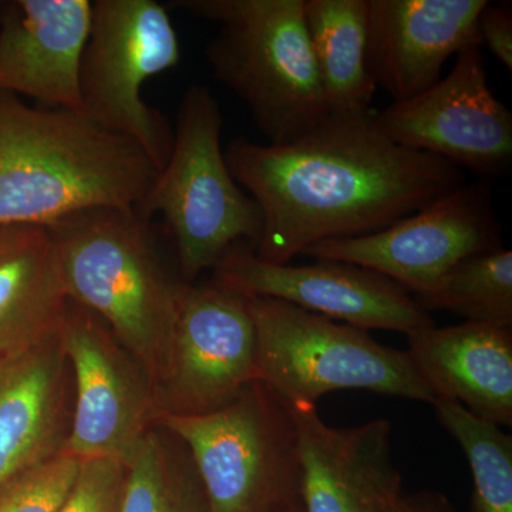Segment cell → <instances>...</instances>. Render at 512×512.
I'll return each mask as SVG.
<instances>
[{
	"label": "cell",
	"mask_w": 512,
	"mask_h": 512,
	"mask_svg": "<svg viewBox=\"0 0 512 512\" xmlns=\"http://www.w3.org/2000/svg\"><path fill=\"white\" fill-rule=\"evenodd\" d=\"M437 421L464 451L473 474V512H512V437L460 403L436 399Z\"/></svg>",
	"instance_id": "obj_23"
},
{
	"label": "cell",
	"mask_w": 512,
	"mask_h": 512,
	"mask_svg": "<svg viewBox=\"0 0 512 512\" xmlns=\"http://www.w3.org/2000/svg\"><path fill=\"white\" fill-rule=\"evenodd\" d=\"M80 458L62 451L0 487V512H59L79 476Z\"/></svg>",
	"instance_id": "obj_24"
},
{
	"label": "cell",
	"mask_w": 512,
	"mask_h": 512,
	"mask_svg": "<svg viewBox=\"0 0 512 512\" xmlns=\"http://www.w3.org/2000/svg\"><path fill=\"white\" fill-rule=\"evenodd\" d=\"M92 16L90 0L0 3V93L82 114L80 67Z\"/></svg>",
	"instance_id": "obj_16"
},
{
	"label": "cell",
	"mask_w": 512,
	"mask_h": 512,
	"mask_svg": "<svg viewBox=\"0 0 512 512\" xmlns=\"http://www.w3.org/2000/svg\"><path fill=\"white\" fill-rule=\"evenodd\" d=\"M306 30L329 111L372 109L367 0H305Z\"/></svg>",
	"instance_id": "obj_20"
},
{
	"label": "cell",
	"mask_w": 512,
	"mask_h": 512,
	"mask_svg": "<svg viewBox=\"0 0 512 512\" xmlns=\"http://www.w3.org/2000/svg\"><path fill=\"white\" fill-rule=\"evenodd\" d=\"M221 133L214 94L192 84L178 107L170 157L136 210L144 220L163 217L187 284L214 269L231 249L254 252L264 229L258 204L229 171Z\"/></svg>",
	"instance_id": "obj_5"
},
{
	"label": "cell",
	"mask_w": 512,
	"mask_h": 512,
	"mask_svg": "<svg viewBox=\"0 0 512 512\" xmlns=\"http://www.w3.org/2000/svg\"><path fill=\"white\" fill-rule=\"evenodd\" d=\"M177 32L156 0H96L80 67L82 114L131 138L158 171L173 148L174 130L141 96L151 77L180 63Z\"/></svg>",
	"instance_id": "obj_8"
},
{
	"label": "cell",
	"mask_w": 512,
	"mask_h": 512,
	"mask_svg": "<svg viewBox=\"0 0 512 512\" xmlns=\"http://www.w3.org/2000/svg\"><path fill=\"white\" fill-rule=\"evenodd\" d=\"M46 229L67 301L96 315L157 389L190 284L164 259L151 221L136 211L96 208Z\"/></svg>",
	"instance_id": "obj_3"
},
{
	"label": "cell",
	"mask_w": 512,
	"mask_h": 512,
	"mask_svg": "<svg viewBox=\"0 0 512 512\" xmlns=\"http://www.w3.org/2000/svg\"><path fill=\"white\" fill-rule=\"evenodd\" d=\"M487 0H367V67L393 101L412 99L441 79L444 64L480 46Z\"/></svg>",
	"instance_id": "obj_15"
},
{
	"label": "cell",
	"mask_w": 512,
	"mask_h": 512,
	"mask_svg": "<svg viewBox=\"0 0 512 512\" xmlns=\"http://www.w3.org/2000/svg\"><path fill=\"white\" fill-rule=\"evenodd\" d=\"M256 380L258 338L247 296L215 281L188 285L156 389L157 417L214 412Z\"/></svg>",
	"instance_id": "obj_10"
},
{
	"label": "cell",
	"mask_w": 512,
	"mask_h": 512,
	"mask_svg": "<svg viewBox=\"0 0 512 512\" xmlns=\"http://www.w3.org/2000/svg\"><path fill=\"white\" fill-rule=\"evenodd\" d=\"M49 231L0 227V366L59 338L67 311Z\"/></svg>",
	"instance_id": "obj_19"
},
{
	"label": "cell",
	"mask_w": 512,
	"mask_h": 512,
	"mask_svg": "<svg viewBox=\"0 0 512 512\" xmlns=\"http://www.w3.org/2000/svg\"><path fill=\"white\" fill-rule=\"evenodd\" d=\"M124 485V461L86 458L59 512H123Z\"/></svg>",
	"instance_id": "obj_25"
},
{
	"label": "cell",
	"mask_w": 512,
	"mask_h": 512,
	"mask_svg": "<svg viewBox=\"0 0 512 512\" xmlns=\"http://www.w3.org/2000/svg\"><path fill=\"white\" fill-rule=\"evenodd\" d=\"M288 407L301 450L302 512H389L403 491L390 421L333 427L316 406Z\"/></svg>",
	"instance_id": "obj_14"
},
{
	"label": "cell",
	"mask_w": 512,
	"mask_h": 512,
	"mask_svg": "<svg viewBox=\"0 0 512 512\" xmlns=\"http://www.w3.org/2000/svg\"><path fill=\"white\" fill-rule=\"evenodd\" d=\"M414 299L426 312L448 311L466 322L511 329L512 252L500 247L467 256Z\"/></svg>",
	"instance_id": "obj_22"
},
{
	"label": "cell",
	"mask_w": 512,
	"mask_h": 512,
	"mask_svg": "<svg viewBox=\"0 0 512 512\" xmlns=\"http://www.w3.org/2000/svg\"><path fill=\"white\" fill-rule=\"evenodd\" d=\"M72 410V372L60 335L0 366V487L62 453Z\"/></svg>",
	"instance_id": "obj_17"
},
{
	"label": "cell",
	"mask_w": 512,
	"mask_h": 512,
	"mask_svg": "<svg viewBox=\"0 0 512 512\" xmlns=\"http://www.w3.org/2000/svg\"><path fill=\"white\" fill-rule=\"evenodd\" d=\"M224 153L264 218L254 255L271 264L380 231L466 184L456 165L384 136L372 109L329 111L284 144L235 138Z\"/></svg>",
	"instance_id": "obj_1"
},
{
	"label": "cell",
	"mask_w": 512,
	"mask_h": 512,
	"mask_svg": "<svg viewBox=\"0 0 512 512\" xmlns=\"http://www.w3.org/2000/svg\"><path fill=\"white\" fill-rule=\"evenodd\" d=\"M477 33L480 46L488 50L512 72V12L504 5L488 2L477 20Z\"/></svg>",
	"instance_id": "obj_26"
},
{
	"label": "cell",
	"mask_w": 512,
	"mask_h": 512,
	"mask_svg": "<svg viewBox=\"0 0 512 512\" xmlns=\"http://www.w3.org/2000/svg\"><path fill=\"white\" fill-rule=\"evenodd\" d=\"M413 365L436 399L454 400L497 426L512 424L511 329L436 325L407 335Z\"/></svg>",
	"instance_id": "obj_18"
},
{
	"label": "cell",
	"mask_w": 512,
	"mask_h": 512,
	"mask_svg": "<svg viewBox=\"0 0 512 512\" xmlns=\"http://www.w3.org/2000/svg\"><path fill=\"white\" fill-rule=\"evenodd\" d=\"M220 25L205 49L218 82L247 104L268 144H284L329 113L306 30L305 0H174Z\"/></svg>",
	"instance_id": "obj_4"
},
{
	"label": "cell",
	"mask_w": 512,
	"mask_h": 512,
	"mask_svg": "<svg viewBox=\"0 0 512 512\" xmlns=\"http://www.w3.org/2000/svg\"><path fill=\"white\" fill-rule=\"evenodd\" d=\"M156 426L190 454L211 512L301 508L298 430L288 404L266 384H248L220 409L160 414Z\"/></svg>",
	"instance_id": "obj_6"
},
{
	"label": "cell",
	"mask_w": 512,
	"mask_h": 512,
	"mask_svg": "<svg viewBox=\"0 0 512 512\" xmlns=\"http://www.w3.org/2000/svg\"><path fill=\"white\" fill-rule=\"evenodd\" d=\"M124 463L123 512H211L190 454L168 431L164 439L151 427Z\"/></svg>",
	"instance_id": "obj_21"
},
{
	"label": "cell",
	"mask_w": 512,
	"mask_h": 512,
	"mask_svg": "<svg viewBox=\"0 0 512 512\" xmlns=\"http://www.w3.org/2000/svg\"><path fill=\"white\" fill-rule=\"evenodd\" d=\"M157 174L131 138L0 93V227L47 228L96 208L136 211Z\"/></svg>",
	"instance_id": "obj_2"
},
{
	"label": "cell",
	"mask_w": 512,
	"mask_h": 512,
	"mask_svg": "<svg viewBox=\"0 0 512 512\" xmlns=\"http://www.w3.org/2000/svg\"><path fill=\"white\" fill-rule=\"evenodd\" d=\"M60 340L73 382V410L63 451L126 461L156 426V389L136 359L92 312L67 303Z\"/></svg>",
	"instance_id": "obj_11"
},
{
	"label": "cell",
	"mask_w": 512,
	"mask_h": 512,
	"mask_svg": "<svg viewBox=\"0 0 512 512\" xmlns=\"http://www.w3.org/2000/svg\"><path fill=\"white\" fill-rule=\"evenodd\" d=\"M491 188L487 180L460 185L389 227L319 242L303 255L363 266L423 295L467 256L503 247Z\"/></svg>",
	"instance_id": "obj_9"
},
{
	"label": "cell",
	"mask_w": 512,
	"mask_h": 512,
	"mask_svg": "<svg viewBox=\"0 0 512 512\" xmlns=\"http://www.w3.org/2000/svg\"><path fill=\"white\" fill-rule=\"evenodd\" d=\"M389 512H456L450 498L440 491L421 490L402 493L394 500Z\"/></svg>",
	"instance_id": "obj_27"
},
{
	"label": "cell",
	"mask_w": 512,
	"mask_h": 512,
	"mask_svg": "<svg viewBox=\"0 0 512 512\" xmlns=\"http://www.w3.org/2000/svg\"><path fill=\"white\" fill-rule=\"evenodd\" d=\"M288 512H302V507L301 508H296V510H292V511H288Z\"/></svg>",
	"instance_id": "obj_28"
},
{
	"label": "cell",
	"mask_w": 512,
	"mask_h": 512,
	"mask_svg": "<svg viewBox=\"0 0 512 512\" xmlns=\"http://www.w3.org/2000/svg\"><path fill=\"white\" fill-rule=\"evenodd\" d=\"M214 272L215 282L241 295L278 299L359 329L410 335L434 325L406 288L363 266L338 261L271 264L248 247H237Z\"/></svg>",
	"instance_id": "obj_13"
},
{
	"label": "cell",
	"mask_w": 512,
	"mask_h": 512,
	"mask_svg": "<svg viewBox=\"0 0 512 512\" xmlns=\"http://www.w3.org/2000/svg\"><path fill=\"white\" fill-rule=\"evenodd\" d=\"M393 143L433 154L480 180L505 177L512 165V114L491 92L481 46L456 56L450 74L412 99L376 113Z\"/></svg>",
	"instance_id": "obj_12"
},
{
	"label": "cell",
	"mask_w": 512,
	"mask_h": 512,
	"mask_svg": "<svg viewBox=\"0 0 512 512\" xmlns=\"http://www.w3.org/2000/svg\"><path fill=\"white\" fill-rule=\"evenodd\" d=\"M247 298L258 338V382L289 406H316L320 397L350 389L436 402L407 350L288 302Z\"/></svg>",
	"instance_id": "obj_7"
}]
</instances>
